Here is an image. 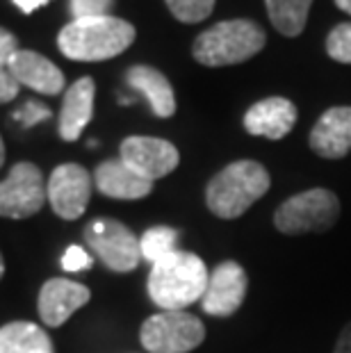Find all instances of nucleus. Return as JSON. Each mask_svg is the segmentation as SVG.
Returning a JSON list of instances; mask_svg holds the SVG:
<instances>
[{
    "label": "nucleus",
    "mask_w": 351,
    "mask_h": 353,
    "mask_svg": "<svg viewBox=\"0 0 351 353\" xmlns=\"http://www.w3.org/2000/svg\"><path fill=\"white\" fill-rule=\"evenodd\" d=\"M176 242H178V230L169 228V226H155V228H148L144 235L139 239V249H141V260L151 262L155 265L158 260L167 258L176 249Z\"/></svg>",
    "instance_id": "412c9836"
},
{
    "label": "nucleus",
    "mask_w": 351,
    "mask_h": 353,
    "mask_svg": "<svg viewBox=\"0 0 351 353\" xmlns=\"http://www.w3.org/2000/svg\"><path fill=\"white\" fill-rule=\"evenodd\" d=\"M335 5H338L342 12H347L351 17V0H335Z\"/></svg>",
    "instance_id": "7c9ffc66"
},
{
    "label": "nucleus",
    "mask_w": 351,
    "mask_h": 353,
    "mask_svg": "<svg viewBox=\"0 0 351 353\" xmlns=\"http://www.w3.org/2000/svg\"><path fill=\"white\" fill-rule=\"evenodd\" d=\"M139 340L148 353H188L205 340V326L188 310H162L141 324Z\"/></svg>",
    "instance_id": "423d86ee"
},
{
    "label": "nucleus",
    "mask_w": 351,
    "mask_h": 353,
    "mask_svg": "<svg viewBox=\"0 0 351 353\" xmlns=\"http://www.w3.org/2000/svg\"><path fill=\"white\" fill-rule=\"evenodd\" d=\"M265 39V30L249 19L221 21L197 37L192 52L203 66H230L258 55Z\"/></svg>",
    "instance_id": "20e7f679"
},
{
    "label": "nucleus",
    "mask_w": 351,
    "mask_h": 353,
    "mask_svg": "<svg viewBox=\"0 0 351 353\" xmlns=\"http://www.w3.org/2000/svg\"><path fill=\"white\" fill-rule=\"evenodd\" d=\"M114 0H71V17L73 19H96L110 17Z\"/></svg>",
    "instance_id": "b1692460"
},
{
    "label": "nucleus",
    "mask_w": 351,
    "mask_h": 353,
    "mask_svg": "<svg viewBox=\"0 0 351 353\" xmlns=\"http://www.w3.org/2000/svg\"><path fill=\"white\" fill-rule=\"evenodd\" d=\"M265 5L274 28L285 37H297L303 32L312 0H265Z\"/></svg>",
    "instance_id": "aec40b11"
},
{
    "label": "nucleus",
    "mask_w": 351,
    "mask_h": 353,
    "mask_svg": "<svg viewBox=\"0 0 351 353\" xmlns=\"http://www.w3.org/2000/svg\"><path fill=\"white\" fill-rule=\"evenodd\" d=\"M297 123V108L283 96H272L256 103L244 114V128L249 134L267 139H283Z\"/></svg>",
    "instance_id": "ddd939ff"
},
{
    "label": "nucleus",
    "mask_w": 351,
    "mask_h": 353,
    "mask_svg": "<svg viewBox=\"0 0 351 353\" xmlns=\"http://www.w3.org/2000/svg\"><path fill=\"white\" fill-rule=\"evenodd\" d=\"M46 199V185L39 167L32 162H19L0 183V216L28 219L39 212Z\"/></svg>",
    "instance_id": "6e6552de"
},
{
    "label": "nucleus",
    "mask_w": 351,
    "mask_h": 353,
    "mask_svg": "<svg viewBox=\"0 0 351 353\" xmlns=\"http://www.w3.org/2000/svg\"><path fill=\"white\" fill-rule=\"evenodd\" d=\"M87 244L112 272H132L141 262L139 239L117 219H96L85 230Z\"/></svg>",
    "instance_id": "0eeeda50"
},
{
    "label": "nucleus",
    "mask_w": 351,
    "mask_h": 353,
    "mask_svg": "<svg viewBox=\"0 0 351 353\" xmlns=\"http://www.w3.org/2000/svg\"><path fill=\"white\" fill-rule=\"evenodd\" d=\"M340 216V201L331 190L315 187L281 203L274 214V226L283 235H308L335 226Z\"/></svg>",
    "instance_id": "39448f33"
},
{
    "label": "nucleus",
    "mask_w": 351,
    "mask_h": 353,
    "mask_svg": "<svg viewBox=\"0 0 351 353\" xmlns=\"http://www.w3.org/2000/svg\"><path fill=\"white\" fill-rule=\"evenodd\" d=\"M126 82L144 96L155 117H160V119L174 117L176 96H174V87H171V82L167 80L164 73L153 69V66L137 64L126 73Z\"/></svg>",
    "instance_id": "a211bd4d"
},
{
    "label": "nucleus",
    "mask_w": 351,
    "mask_h": 353,
    "mask_svg": "<svg viewBox=\"0 0 351 353\" xmlns=\"http://www.w3.org/2000/svg\"><path fill=\"white\" fill-rule=\"evenodd\" d=\"M48 3L50 0H14V5H17L23 14H32L34 10H39V7L48 5Z\"/></svg>",
    "instance_id": "c756f323"
},
{
    "label": "nucleus",
    "mask_w": 351,
    "mask_h": 353,
    "mask_svg": "<svg viewBox=\"0 0 351 353\" xmlns=\"http://www.w3.org/2000/svg\"><path fill=\"white\" fill-rule=\"evenodd\" d=\"M310 148L326 160H340L351 151V108L326 110L310 132Z\"/></svg>",
    "instance_id": "2eb2a0df"
},
{
    "label": "nucleus",
    "mask_w": 351,
    "mask_h": 353,
    "mask_svg": "<svg viewBox=\"0 0 351 353\" xmlns=\"http://www.w3.org/2000/svg\"><path fill=\"white\" fill-rule=\"evenodd\" d=\"M92 174L80 164H59L50 174L46 196L59 219L76 221L85 214L92 199Z\"/></svg>",
    "instance_id": "1a4fd4ad"
},
{
    "label": "nucleus",
    "mask_w": 351,
    "mask_h": 353,
    "mask_svg": "<svg viewBox=\"0 0 351 353\" xmlns=\"http://www.w3.org/2000/svg\"><path fill=\"white\" fill-rule=\"evenodd\" d=\"M94 185L103 196L119 199V201H137L153 192V183L135 174L123 160H108L96 167Z\"/></svg>",
    "instance_id": "dca6fc26"
},
{
    "label": "nucleus",
    "mask_w": 351,
    "mask_h": 353,
    "mask_svg": "<svg viewBox=\"0 0 351 353\" xmlns=\"http://www.w3.org/2000/svg\"><path fill=\"white\" fill-rule=\"evenodd\" d=\"M205 262L190 251H174L151 265L148 296L160 310H185L203 299L208 288Z\"/></svg>",
    "instance_id": "f257e3e1"
},
{
    "label": "nucleus",
    "mask_w": 351,
    "mask_h": 353,
    "mask_svg": "<svg viewBox=\"0 0 351 353\" xmlns=\"http://www.w3.org/2000/svg\"><path fill=\"white\" fill-rule=\"evenodd\" d=\"M7 71L19 85H26L37 94L55 96L64 89V73L34 50H17Z\"/></svg>",
    "instance_id": "4468645a"
},
{
    "label": "nucleus",
    "mask_w": 351,
    "mask_h": 353,
    "mask_svg": "<svg viewBox=\"0 0 351 353\" xmlns=\"http://www.w3.org/2000/svg\"><path fill=\"white\" fill-rule=\"evenodd\" d=\"M5 274V262H3V255H0V278Z\"/></svg>",
    "instance_id": "473e14b6"
},
{
    "label": "nucleus",
    "mask_w": 351,
    "mask_h": 353,
    "mask_svg": "<svg viewBox=\"0 0 351 353\" xmlns=\"http://www.w3.org/2000/svg\"><path fill=\"white\" fill-rule=\"evenodd\" d=\"M96 85L92 78H80L66 89L62 112H59V137L64 141H76L87 123L94 117Z\"/></svg>",
    "instance_id": "f3484780"
},
{
    "label": "nucleus",
    "mask_w": 351,
    "mask_h": 353,
    "mask_svg": "<svg viewBox=\"0 0 351 353\" xmlns=\"http://www.w3.org/2000/svg\"><path fill=\"white\" fill-rule=\"evenodd\" d=\"M121 160L135 174L155 183L158 178L169 176L178 167L181 155H178V148L167 139L128 137L121 144Z\"/></svg>",
    "instance_id": "9d476101"
},
{
    "label": "nucleus",
    "mask_w": 351,
    "mask_h": 353,
    "mask_svg": "<svg viewBox=\"0 0 351 353\" xmlns=\"http://www.w3.org/2000/svg\"><path fill=\"white\" fill-rule=\"evenodd\" d=\"M48 117H50V110L39 101H28L23 108L14 112V119L21 121V125H23V128H32L37 123L46 121Z\"/></svg>",
    "instance_id": "393cba45"
},
{
    "label": "nucleus",
    "mask_w": 351,
    "mask_h": 353,
    "mask_svg": "<svg viewBox=\"0 0 351 353\" xmlns=\"http://www.w3.org/2000/svg\"><path fill=\"white\" fill-rule=\"evenodd\" d=\"M92 267V255H89L82 246L73 244L64 251L62 255V269L69 274H78V272H87Z\"/></svg>",
    "instance_id": "a878e982"
},
{
    "label": "nucleus",
    "mask_w": 351,
    "mask_h": 353,
    "mask_svg": "<svg viewBox=\"0 0 351 353\" xmlns=\"http://www.w3.org/2000/svg\"><path fill=\"white\" fill-rule=\"evenodd\" d=\"M272 185V178L263 164L240 160L223 167L205 190V203L219 219H237L260 201Z\"/></svg>",
    "instance_id": "7ed1b4c3"
},
{
    "label": "nucleus",
    "mask_w": 351,
    "mask_h": 353,
    "mask_svg": "<svg viewBox=\"0 0 351 353\" xmlns=\"http://www.w3.org/2000/svg\"><path fill=\"white\" fill-rule=\"evenodd\" d=\"M17 50H19L17 37L10 30L0 28V71H7V66H10L12 57L17 55Z\"/></svg>",
    "instance_id": "bb28decb"
},
{
    "label": "nucleus",
    "mask_w": 351,
    "mask_h": 353,
    "mask_svg": "<svg viewBox=\"0 0 351 353\" xmlns=\"http://www.w3.org/2000/svg\"><path fill=\"white\" fill-rule=\"evenodd\" d=\"M326 52L335 62L351 64V23H340L326 39Z\"/></svg>",
    "instance_id": "5701e85b"
},
{
    "label": "nucleus",
    "mask_w": 351,
    "mask_h": 353,
    "mask_svg": "<svg viewBox=\"0 0 351 353\" xmlns=\"http://www.w3.org/2000/svg\"><path fill=\"white\" fill-rule=\"evenodd\" d=\"M5 164V144H3V137H0V167Z\"/></svg>",
    "instance_id": "2f4dec72"
},
{
    "label": "nucleus",
    "mask_w": 351,
    "mask_h": 353,
    "mask_svg": "<svg viewBox=\"0 0 351 353\" xmlns=\"http://www.w3.org/2000/svg\"><path fill=\"white\" fill-rule=\"evenodd\" d=\"M181 23H201L212 14L214 0H164Z\"/></svg>",
    "instance_id": "4be33fe9"
},
{
    "label": "nucleus",
    "mask_w": 351,
    "mask_h": 353,
    "mask_svg": "<svg viewBox=\"0 0 351 353\" xmlns=\"http://www.w3.org/2000/svg\"><path fill=\"white\" fill-rule=\"evenodd\" d=\"M132 41H135L132 23L112 14L96 19H73L69 26L59 30L57 37L62 55L76 62H106L128 50Z\"/></svg>",
    "instance_id": "f03ea898"
},
{
    "label": "nucleus",
    "mask_w": 351,
    "mask_h": 353,
    "mask_svg": "<svg viewBox=\"0 0 351 353\" xmlns=\"http://www.w3.org/2000/svg\"><path fill=\"white\" fill-rule=\"evenodd\" d=\"M246 296V272L233 260H226L214 267L208 278L205 294L201 299L203 312L212 317H230L240 310Z\"/></svg>",
    "instance_id": "9b49d317"
},
{
    "label": "nucleus",
    "mask_w": 351,
    "mask_h": 353,
    "mask_svg": "<svg viewBox=\"0 0 351 353\" xmlns=\"http://www.w3.org/2000/svg\"><path fill=\"white\" fill-rule=\"evenodd\" d=\"M333 353H351V321L345 326V330L338 337V344H335Z\"/></svg>",
    "instance_id": "c85d7f7f"
},
{
    "label": "nucleus",
    "mask_w": 351,
    "mask_h": 353,
    "mask_svg": "<svg viewBox=\"0 0 351 353\" xmlns=\"http://www.w3.org/2000/svg\"><path fill=\"white\" fill-rule=\"evenodd\" d=\"M0 353H55L46 330L32 321H12L0 328Z\"/></svg>",
    "instance_id": "6ab92c4d"
},
{
    "label": "nucleus",
    "mask_w": 351,
    "mask_h": 353,
    "mask_svg": "<svg viewBox=\"0 0 351 353\" xmlns=\"http://www.w3.org/2000/svg\"><path fill=\"white\" fill-rule=\"evenodd\" d=\"M19 82L12 78L10 71H0V105L10 103L19 96Z\"/></svg>",
    "instance_id": "cd10ccee"
},
{
    "label": "nucleus",
    "mask_w": 351,
    "mask_h": 353,
    "mask_svg": "<svg viewBox=\"0 0 351 353\" xmlns=\"http://www.w3.org/2000/svg\"><path fill=\"white\" fill-rule=\"evenodd\" d=\"M89 299H92V292L82 283L69 281V278H53L43 283L39 292V317L46 326L57 328Z\"/></svg>",
    "instance_id": "f8f14e48"
}]
</instances>
